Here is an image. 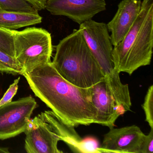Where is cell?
<instances>
[{
	"label": "cell",
	"instance_id": "obj_4",
	"mask_svg": "<svg viewBox=\"0 0 153 153\" xmlns=\"http://www.w3.org/2000/svg\"><path fill=\"white\" fill-rule=\"evenodd\" d=\"M14 58L25 71L51 62L52 42L51 34L42 28L27 27L15 30Z\"/></svg>",
	"mask_w": 153,
	"mask_h": 153
},
{
	"label": "cell",
	"instance_id": "obj_14",
	"mask_svg": "<svg viewBox=\"0 0 153 153\" xmlns=\"http://www.w3.org/2000/svg\"><path fill=\"white\" fill-rule=\"evenodd\" d=\"M0 72L23 76L24 71L14 57L0 50Z\"/></svg>",
	"mask_w": 153,
	"mask_h": 153
},
{
	"label": "cell",
	"instance_id": "obj_8",
	"mask_svg": "<svg viewBox=\"0 0 153 153\" xmlns=\"http://www.w3.org/2000/svg\"><path fill=\"white\" fill-rule=\"evenodd\" d=\"M140 128L135 125L110 129L99 147L100 153H140L145 137Z\"/></svg>",
	"mask_w": 153,
	"mask_h": 153
},
{
	"label": "cell",
	"instance_id": "obj_2",
	"mask_svg": "<svg viewBox=\"0 0 153 153\" xmlns=\"http://www.w3.org/2000/svg\"><path fill=\"white\" fill-rule=\"evenodd\" d=\"M52 63L64 79L78 87L89 88L105 78L79 29L60 41Z\"/></svg>",
	"mask_w": 153,
	"mask_h": 153
},
{
	"label": "cell",
	"instance_id": "obj_18",
	"mask_svg": "<svg viewBox=\"0 0 153 153\" xmlns=\"http://www.w3.org/2000/svg\"><path fill=\"white\" fill-rule=\"evenodd\" d=\"M20 79V77H19V78L15 79L14 83L10 85L2 98L0 100V106L12 101L13 97L16 94L18 89V84Z\"/></svg>",
	"mask_w": 153,
	"mask_h": 153
},
{
	"label": "cell",
	"instance_id": "obj_17",
	"mask_svg": "<svg viewBox=\"0 0 153 153\" xmlns=\"http://www.w3.org/2000/svg\"><path fill=\"white\" fill-rule=\"evenodd\" d=\"M145 112L146 121L150 128L153 129V85L150 86L145 97L144 103L142 105Z\"/></svg>",
	"mask_w": 153,
	"mask_h": 153
},
{
	"label": "cell",
	"instance_id": "obj_19",
	"mask_svg": "<svg viewBox=\"0 0 153 153\" xmlns=\"http://www.w3.org/2000/svg\"><path fill=\"white\" fill-rule=\"evenodd\" d=\"M153 153V129L148 135H145L140 146V153Z\"/></svg>",
	"mask_w": 153,
	"mask_h": 153
},
{
	"label": "cell",
	"instance_id": "obj_10",
	"mask_svg": "<svg viewBox=\"0 0 153 153\" xmlns=\"http://www.w3.org/2000/svg\"><path fill=\"white\" fill-rule=\"evenodd\" d=\"M92 101L97 110L95 123L114 128L118 117L124 114L113 96L105 79L90 87Z\"/></svg>",
	"mask_w": 153,
	"mask_h": 153
},
{
	"label": "cell",
	"instance_id": "obj_1",
	"mask_svg": "<svg viewBox=\"0 0 153 153\" xmlns=\"http://www.w3.org/2000/svg\"><path fill=\"white\" fill-rule=\"evenodd\" d=\"M36 96L62 120L74 127L95 123L97 110L91 90L74 85L64 79L52 62L23 74Z\"/></svg>",
	"mask_w": 153,
	"mask_h": 153
},
{
	"label": "cell",
	"instance_id": "obj_16",
	"mask_svg": "<svg viewBox=\"0 0 153 153\" xmlns=\"http://www.w3.org/2000/svg\"><path fill=\"white\" fill-rule=\"evenodd\" d=\"M14 31L15 30L0 27V50L14 58Z\"/></svg>",
	"mask_w": 153,
	"mask_h": 153
},
{
	"label": "cell",
	"instance_id": "obj_6",
	"mask_svg": "<svg viewBox=\"0 0 153 153\" xmlns=\"http://www.w3.org/2000/svg\"><path fill=\"white\" fill-rule=\"evenodd\" d=\"M36 106L34 98L29 96L0 106V140L24 132Z\"/></svg>",
	"mask_w": 153,
	"mask_h": 153
},
{
	"label": "cell",
	"instance_id": "obj_5",
	"mask_svg": "<svg viewBox=\"0 0 153 153\" xmlns=\"http://www.w3.org/2000/svg\"><path fill=\"white\" fill-rule=\"evenodd\" d=\"M79 29L105 77L111 83L120 82L112 60L113 47L107 25L90 19L80 24Z\"/></svg>",
	"mask_w": 153,
	"mask_h": 153
},
{
	"label": "cell",
	"instance_id": "obj_22",
	"mask_svg": "<svg viewBox=\"0 0 153 153\" xmlns=\"http://www.w3.org/2000/svg\"><path fill=\"white\" fill-rule=\"evenodd\" d=\"M9 153L8 149L7 148L0 147V153Z\"/></svg>",
	"mask_w": 153,
	"mask_h": 153
},
{
	"label": "cell",
	"instance_id": "obj_13",
	"mask_svg": "<svg viewBox=\"0 0 153 153\" xmlns=\"http://www.w3.org/2000/svg\"><path fill=\"white\" fill-rule=\"evenodd\" d=\"M42 17L38 11L30 12H14L0 8V27L16 30L22 27L41 24Z\"/></svg>",
	"mask_w": 153,
	"mask_h": 153
},
{
	"label": "cell",
	"instance_id": "obj_21",
	"mask_svg": "<svg viewBox=\"0 0 153 153\" xmlns=\"http://www.w3.org/2000/svg\"><path fill=\"white\" fill-rule=\"evenodd\" d=\"M153 4V0H143L141 2V8H145Z\"/></svg>",
	"mask_w": 153,
	"mask_h": 153
},
{
	"label": "cell",
	"instance_id": "obj_3",
	"mask_svg": "<svg viewBox=\"0 0 153 153\" xmlns=\"http://www.w3.org/2000/svg\"><path fill=\"white\" fill-rule=\"evenodd\" d=\"M153 4L140 11L122 41L114 46L112 60L119 73L131 75L149 65L153 53Z\"/></svg>",
	"mask_w": 153,
	"mask_h": 153
},
{
	"label": "cell",
	"instance_id": "obj_9",
	"mask_svg": "<svg viewBox=\"0 0 153 153\" xmlns=\"http://www.w3.org/2000/svg\"><path fill=\"white\" fill-rule=\"evenodd\" d=\"M24 132L25 149L27 153H62L58 148L59 139L39 115L30 119Z\"/></svg>",
	"mask_w": 153,
	"mask_h": 153
},
{
	"label": "cell",
	"instance_id": "obj_7",
	"mask_svg": "<svg viewBox=\"0 0 153 153\" xmlns=\"http://www.w3.org/2000/svg\"><path fill=\"white\" fill-rule=\"evenodd\" d=\"M105 0H47L46 9L54 16H64L79 25L106 10Z\"/></svg>",
	"mask_w": 153,
	"mask_h": 153
},
{
	"label": "cell",
	"instance_id": "obj_12",
	"mask_svg": "<svg viewBox=\"0 0 153 153\" xmlns=\"http://www.w3.org/2000/svg\"><path fill=\"white\" fill-rule=\"evenodd\" d=\"M38 115L60 140L65 142L73 152L85 153V140L77 133L74 126L65 122L52 111H45Z\"/></svg>",
	"mask_w": 153,
	"mask_h": 153
},
{
	"label": "cell",
	"instance_id": "obj_20",
	"mask_svg": "<svg viewBox=\"0 0 153 153\" xmlns=\"http://www.w3.org/2000/svg\"><path fill=\"white\" fill-rule=\"evenodd\" d=\"M38 11L45 9L47 0H26Z\"/></svg>",
	"mask_w": 153,
	"mask_h": 153
},
{
	"label": "cell",
	"instance_id": "obj_11",
	"mask_svg": "<svg viewBox=\"0 0 153 153\" xmlns=\"http://www.w3.org/2000/svg\"><path fill=\"white\" fill-rule=\"evenodd\" d=\"M140 0H122L118 4V10L113 19L107 24L111 32L113 46L123 39L137 19L141 8Z\"/></svg>",
	"mask_w": 153,
	"mask_h": 153
},
{
	"label": "cell",
	"instance_id": "obj_15",
	"mask_svg": "<svg viewBox=\"0 0 153 153\" xmlns=\"http://www.w3.org/2000/svg\"><path fill=\"white\" fill-rule=\"evenodd\" d=\"M0 8L4 10L14 12L38 11L26 0H0Z\"/></svg>",
	"mask_w": 153,
	"mask_h": 153
}]
</instances>
